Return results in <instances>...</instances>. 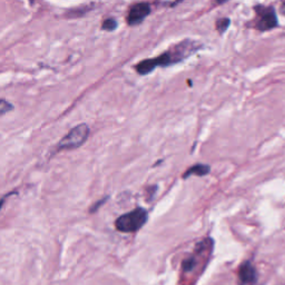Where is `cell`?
<instances>
[{
  "label": "cell",
  "mask_w": 285,
  "mask_h": 285,
  "mask_svg": "<svg viewBox=\"0 0 285 285\" xmlns=\"http://www.w3.org/2000/svg\"><path fill=\"white\" fill-rule=\"evenodd\" d=\"M89 133L90 130L87 124H79L75 126L59 141L56 146V150L60 151L79 148L87 142Z\"/></svg>",
  "instance_id": "3957f363"
},
{
  "label": "cell",
  "mask_w": 285,
  "mask_h": 285,
  "mask_svg": "<svg viewBox=\"0 0 285 285\" xmlns=\"http://www.w3.org/2000/svg\"><path fill=\"white\" fill-rule=\"evenodd\" d=\"M256 12L255 28L260 31H268L278 26V16L273 7H267L259 4L254 7Z\"/></svg>",
  "instance_id": "277c9868"
},
{
  "label": "cell",
  "mask_w": 285,
  "mask_h": 285,
  "mask_svg": "<svg viewBox=\"0 0 285 285\" xmlns=\"http://www.w3.org/2000/svg\"><path fill=\"white\" fill-rule=\"evenodd\" d=\"M229 1V0H216V2L218 3V4H223V3H225V2H227Z\"/></svg>",
  "instance_id": "9a60e30c"
},
{
  "label": "cell",
  "mask_w": 285,
  "mask_h": 285,
  "mask_svg": "<svg viewBox=\"0 0 285 285\" xmlns=\"http://www.w3.org/2000/svg\"><path fill=\"white\" fill-rule=\"evenodd\" d=\"M258 281V272L250 261L241 264L237 272V282L239 285H252Z\"/></svg>",
  "instance_id": "8992f818"
},
{
  "label": "cell",
  "mask_w": 285,
  "mask_h": 285,
  "mask_svg": "<svg viewBox=\"0 0 285 285\" xmlns=\"http://www.w3.org/2000/svg\"><path fill=\"white\" fill-rule=\"evenodd\" d=\"M211 172V167L206 164H195L189 167L186 172L183 174V178L187 179L191 176H205Z\"/></svg>",
  "instance_id": "ba28073f"
},
{
  "label": "cell",
  "mask_w": 285,
  "mask_h": 285,
  "mask_svg": "<svg viewBox=\"0 0 285 285\" xmlns=\"http://www.w3.org/2000/svg\"><path fill=\"white\" fill-rule=\"evenodd\" d=\"M201 251H202V243H199V244H197L196 253H194L193 255L188 256L187 259H185L183 261L182 270H183L184 273L193 272V271L196 269L197 264H198V256H199V253H201Z\"/></svg>",
  "instance_id": "52a82bcc"
},
{
  "label": "cell",
  "mask_w": 285,
  "mask_h": 285,
  "mask_svg": "<svg viewBox=\"0 0 285 285\" xmlns=\"http://www.w3.org/2000/svg\"><path fill=\"white\" fill-rule=\"evenodd\" d=\"M106 199H107V197L104 198V199H99V201H98L96 204H95V205L92 206V208H90L89 212H90V213H95V212H96V211L98 210V208L101 207V206L103 205V204L106 202Z\"/></svg>",
  "instance_id": "7c38bea8"
},
{
  "label": "cell",
  "mask_w": 285,
  "mask_h": 285,
  "mask_svg": "<svg viewBox=\"0 0 285 285\" xmlns=\"http://www.w3.org/2000/svg\"><path fill=\"white\" fill-rule=\"evenodd\" d=\"M148 213L142 207H136L132 212L123 214L115 221V227L122 233H135L146 224Z\"/></svg>",
  "instance_id": "7a4b0ae2"
},
{
  "label": "cell",
  "mask_w": 285,
  "mask_h": 285,
  "mask_svg": "<svg viewBox=\"0 0 285 285\" xmlns=\"http://www.w3.org/2000/svg\"><path fill=\"white\" fill-rule=\"evenodd\" d=\"M117 26H118V23H117V21L115 20V19H114V18H108V19H106L105 21L103 22L102 28H103V30L114 31L117 28Z\"/></svg>",
  "instance_id": "30bf717a"
},
{
  "label": "cell",
  "mask_w": 285,
  "mask_h": 285,
  "mask_svg": "<svg viewBox=\"0 0 285 285\" xmlns=\"http://www.w3.org/2000/svg\"><path fill=\"white\" fill-rule=\"evenodd\" d=\"M17 194V192H11V193H8V194H6V195H4L1 199H0V211H1V208H2V206L4 205V202H6V199H7V197H10L11 195H16Z\"/></svg>",
  "instance_id": "4fadbf2b"
},
{
  "label": "cell",
  "mask_w": 285,
  "mask_h": 285,
  "mask_svg": "<svg viewBox=\"0 0 285 285\" xmlns=\"http://www.w3.org/2000/svg\"><path fill=\"white\" fill-rule=\"evenodd\" d=\"M150 13V6L147 2H139L132 6L127 15V23L130 26L140 25Z\"/></svg>",
  "instance_id": "5b68a950"
},
{
  "label": "cell",
  "mask_w": 285,
  "mask_h": 285,
  "mask_svg": "<svg viewBox=\"0 0 285 285\" xmlns=\"http://www.w3.org/2000/svg\"><path fill=\"white\" fill-rule=\"evenodd\" d=\"M13 109V105L11 103L7 102L6 99H0V116L4 115L9 112H11Z\"/></svg>",
  "instance_id": "8fae6325"
},
{
  "label": "cell",
  "mask_w": 285,
  "mask_h": 285,
  "mask_svg": "<svg viewBox=\"0 0 285 285\" xmlns=\"http://www.w3.org/2000/svg\"><path fill=\"white\" fill-rule=\"evenodd\" d=\"M281 12L285 16V2L282 3V6H281Z\"/></svg>",
  "instance_id": "5bb4252c"
},
{
  "label": "cell",
  "mask_w": 285,
  "mask_h": 285,
  "mask_svg": "<svg viewBox=\"0 0 285 285\" xmlns=\"http://www.w3.org/2000/svg\"><path fill=\"white\" fill-rule=\"evenodd\" d=\"M197 48L198 46H196L194 41H183L175 46L174 48L165 51V53L155 57V58L142 60L136 66V71L142 76L150 74L156 67H167L169 65L176 64L178 61L185 59L187 56L192 55V53H194Z\"/></svg>",
  "instance_id": "6da1fadb"
},
{
  "label": "cell",
  "mask_w": 285,
  "mask_h": 285,
  "mask_svg": "<svg viewBox=\"0 0 285 285\" xmlns=\"http://www.w3.org/2000/svg\"><path fill=\"white\" fill-rule=\"evenodd\" d=\"M231 25V19L230 18H221L216 21V29L220 31V34H224V32L229 29Z\"/></svg>",
  "instance_id": "9c48e42d"
}]
</instances>
